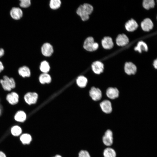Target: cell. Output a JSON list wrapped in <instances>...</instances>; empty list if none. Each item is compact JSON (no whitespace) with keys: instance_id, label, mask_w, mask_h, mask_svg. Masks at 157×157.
Listing matches in <instances>:
<instances>
[{"instance_id":"cell-1","label":"cell","mask_w":157,"mask_h":157,"mask_svg":"<svg viewBox=\"0 0 157 157\" xmlns=\"http://www.w3.org/2000/svg\"><path fill=\"white\" fill-rule=\"evenodd\" d=\"M93 10V7L91 5L85 3L78 7L76 12L82 20L85 21L89 19V15L92 13Z\"/></svg>"},{"instance_id":"cell-2","label":"cell","mask_w":157,"mask_h":157,"mask_svg":"<svg viewBox=\"0 0 157 157\" xmlns=\"http://www.w3.org/2000/svg\"><path fill=\"white\" fill-rule=\"evenodd\" d=\"M83 47L88 51H93L98 49L99 45L97 43L94 42L93 37H89L85 40L83 43Z\"/></svg>"},{"instance_id":"cell-3","label":"cell","mask_w":157,"mask_h":157,"mask_svg":"<svg viewBox=\"0 0 157 157\" xmlns=\"http://www.w3.org/2000/svg\"><path fill=\"white\" fill-rule=\"evenodd\" d=\"M0 82L3 89L5 90L10 91L15 86V81L12 78H9L6 76L3 77V79H1Z\"/></svg>"},{"instance_id":"cell-4","label":"cell","mask_w":157,"mask_h":157,"mask_svg":"<svg viewBox=\"0 0 157 157\" xmlns=\"http://www.w3.org/2000/svg\"><path fill=\"white\" fill-rule=\"evenodd\" d=\"M38 94L35 92H29L24 96L26 102L29 105L35 104L38 98Z\"/></svg>"},{"instance_id":"cell-5","label":"cell","mask_w":157,"mask_h":157,"mask_svg":"<svg viewBox=\"0 0 157 157\" xmlns=\"http://www.w3.org/2000/svg\"><path fill=\"white\" fill-rule=\"evenodd\" d=\"M53 52V46L49 43L44 44L41 47V52L44 56L49 57L51 56Z\"/></svg>"},{"instance_id":"cell-6","label":"cell","mask_w":157,"mask_h":157,"mask_svg":"<svg viewBox=\"0 0 157 157\" xmlns=\"http://www.w3.org/2000/svg\"><path fill=\"white\" fill-rule=\"evenodd\" d=\"M103 141L105 145L107 146H111L113 143V134L112 131L107 130L103 137Z\"/></svg>"},{"instance_id":"cell-7","label":"cell","mask_w":157,"mask_h":157,"mask_svg":"<svg viewBox=\"0 0 157 157\" xmlns=\"http://www.w3.org/2000/svg\"><path fill=\"white\" fill-rule=\"evenodd\" d=\"M90 95L93 100L97 101L101 98L102 93L99 88L92 87L90 91Z\"/></svg>"},{"instance_id":"cell-8","label":"cell","mask_w":157,"mask_h":157,"mask_svg":"<svg viewBox=\"0 0 157 157\" xmlns=\"http://www.w3.org/2000/svg\"><path fill=\"white\" fill-rule=\"evenodd\" d=\"M92 68L93 71L95 73L99 74L103 72L104 65L101 62L97 61L92 63Z\"/></svg>"},{"instance_id":"cell-9","label":"cell","mask_w":157,"mask_h":157,"mask_svg":"<svg viewBox=\"0 0 157 157\" xmlns=\"http://www.w3.org/2000/svg\"><path fill=\"white\" fill-rule=\"evenodd\" d=\"M124 70L126 73L130 75L135 74L136 72V66L133 63L129 62L126 63L124 66Z\"/></svg>"},{"instance_id":"cell-10","label":"cell","mask_w":157,"mask_h":157,"mask_svg":"<svg viewBox=\"0 0 157 157\" xmlns=\"http://www.w3.org/2000/svg\"><path fill=\"white\" fill-rule=\"evenodd\" d=\"M129 42V39L127 36L124 34L118 35L116 39V43L119 46H124L127 44Z\"/></svg>"},{"instance_id":"cell-11","label":"cell","mask_w":157,"mask_h":157,"mask_svg":"<svg viewBox=\"0 0 157 157\" xmlns=\"http://www.w3.org/2000/svg\"><path fill=\"white\" fill-rule=\"evenodd\" d=\"M103 112L106 113H110L112 111V107L110 102L108 100H105L100 104Z\"/></svg>"},{"instance_id":"cell-12","label":"cell","mask_w":157,"mask_h":157,"mask_svg":"<svg viewBox=\"0 0 157 157\" xmlns=\"http://www.w3.org/2000/svg\"><path fill=\"white\" fill-rule=\"evenodd\" d=\"M10 15L11 17L14 19L18 20L22 17L23 12L20 8L13 7L10 11Z\"/></svg>"},{"instance_id":"cell-13","label":"cell","mask_w":157,"mask_h":157,"mask_svg":"<svg viewBox=\"0 0 157 157\" xmlns=\"http://www.w3.org/2000/svg\"><path fill=\"white\" fill-rule=\"evenodd\" d=\"M141 26L143 31H148L153 28V24L150 19L147 18L144 19L142 22Z\"/></svg>"},{"instance_id":"cell-14","label":"cell","mask_w":157,"mask_h":157,"mask_svg":"<svg viewBox=\"0 0 157 157\" xmlns=\"http://www.w3.org/2000/svg\"><path fill=\"white\" fill-rule=\"evenodd\" d=\"M106 94L109 98L111 99H114L118 97L119 92L116 88L110 87L107 89Z\"/></svg>"},{"instance_id":"cell-15","label":"cell","mask_w":157,"mask_h":157,"mask_svg":"<svg viewBox=\"0 0 157 157\" xmlns=\"http://www.w3.org/2000/svg\"><path fill=\"white\" fill-rule=\"evenodd\" d=\"M6 99L10 104L15 105L18 102L19 96L16 93L12 92L7 94Z\"/></svg>"},{"instance_id":"cell-16","label":"cell","mask_w":157,"mask_h":157,"mask_svg":"<svg viewBox=\"0 0 157 157\" xmlns=\"http://www.w3.org/2000/svg\"><path fill=\"white\" fill-rule=\"evenodd\" d=\"M102 45L104 48L106 49L112 48L114 45L112 39L110 37H105L102 40Z\"/></svg>"},{"instance_id":"cell-17","label":"cell","mask_w":157,"mask_h":157,"mask_svg":"<svg viewBox=\"0 0 157 157\" xmlns=\"http://www.w3.org/2000/svg\"><path fill=\"white\" fill-rule=\"evenodd\" d=\"M138 25L136 21L133 19L129 20L125 24V27L127 31L132 32L135 30Z\"/></svg>"},{"instance_id":"cell-18","label":"cell","mask_w":157,"mask_h":157,"mask_svg":"<svg viewBox=\"0 0 157 157\" xmlns=\"http://www.w3.org/2000/svg\"><path fill=\"white\" fill-rule=\"evenodd\" d=\"M19 74L23 77H29L31 75L29 68L26 66H23L19 68L18 69Z\"/></svg>"},{"instance_id":"cell-19","label":"cell","mask_w":157,"mask_h":157,"mask_svg":"<svg viewBox=\"0 0 157 157\" xmlns=\"http://www.w3.org/2000/svg\"><path fill=\"white\" fill-rule=\"evenodd\" d=\"M134 49L136 51L141 53L142 51H147L148 48L145 43L142 41H140L138 42L137 46L135 47Z\"/></svg>"},{"instance_id":"cell-20","label":"cell","mask_w":157,"mask_h":157,"mask_svg":"<svg viewBox=\"0 0 157 157\" xmlns=\"http://www.w3.org/2000/svg\"><path fill=\"white\" fill-rule=\"evenodd\" d=\"M39 80L42 84L48 83L51 82V78L50 75L47 73H43L40 76Z\"/></svg>"},{"instance_id":"cell-21","label":"cell","mask_w":157,"mask_h":157,"mask_svg":"<svg viewBox=\"0 0 157 157\" xmlns=\"http://www.w3.org/2000/svg\"><path fill=\"white\" fill-rule=\"evenodd\" d=\"M26 118V114L24 112L22 111H18L15 116V119L19 122H23L25 121Z\"/></svg>"},{"instance_id":"cell-22","label":"cell","mask_w":157,"mask_h":157,"mask_svg":"<svg viewBox=\"0 0 157 157\" xmlns=\"http://www.w3.org/2000/svg\"><path fill=\"white\" fill-rule=\"evenodd\" d=\"M87 78L83 76H79L76 79V83L77 85L81 88L85 87L87 84Z\"/></svg>"},{"instance_id":"cell-23","label":"cell","mask_w":157,"mask_h":157,"mask_svg":"<svg viewBox=\"0 0 157 157\" xmlns=\"http://www.w3.org/2000/svg\"><path fill=\"white\" fill-rule=\"evenodd\" d=\"M104 157H116V153L115 151L111 148H106L104 151Z\"/></svg>"},{"instance_id":"cell-24","label":"cell","mask_w":157,"mask_h":157,"mask_svg":"<svg viewBox=\"0 0 157 157\" xmlns=\"http://www.w3.org/2000/svg\"><path fill=\"white\" fill-rule=\"evenodd\" d=\"M20 140L23 144H29L31 141L32 138L30 135L25 133L21 135L20 137Z\"/></svg>"},{"instance_id":"cell-25","label":"cell","mask_w":157,"mask_h":157,"mask_svg":"<svg viewBox=\"0 0 157 157\" xmlns=\"http://www.w3.org/2000/svg\"><path fill=\"white\" fill-rule=\"evenodd\" d=\"M40 68L41 71L43 73H47L49 70L50 67L47 61H43L41 63Z\"/></svg>"},{"instance_id":"cell-26","label":"cell","mask_w":157,"mask_h":157,"mask_svg":"<svg viewBox=\"0 0 157 157\" xmlns=\"http://www.w3.org/2000/svg\"><path fill=\"white\" fill-rule=\"evenodd\" d=\"M142 5L144 8L148 10L154 7L155 3L154 0H144L143 1Z\"/></svg>"},{"instance_id":"cell-27","label":"cell","mask_w":157,"mask_h":157,"mask_svg":"<svg viewBox=\"0 0 157 157\" xmlns=\"http://www.w3.org/2000/svg\"><path fill=\"white\" fill-rule=\"evenodd\" d=\"M61 3L60 0H51L49 3V6L51 9H57L60 7Z\"/></svg>"},{"instance_id":"cell-28","label":"cell","mask_w":157,"mask_h":157,"mask_svg":"<svg viewBox=\"0 0 157 157\" xmlns=\"http://www.w3.org/2000/svg\"><path fill=\"white\" fill-rule=\"evenodd\" d=\"M22 132L21 128L18 126H15L12 127L11 132L13 135L17 136L20 135Z\"/></svg>"},{"instance_id":"cell-29","label":"cell","mask_w":157,"mask_h":157,"mask_svg":"<svg viewBox=\"0 0 157 157\" xmlns=\"http://www.w3.org/2000/svg\"><path fill=\"white\" fill-rule=\"evenodd\" d=\"M20 6L24 8H26L29 7L31 4L30 0H20Z\"/></svg>"},{"instance_id":"cell-30","label":"cell","mask_w":157,"mask_h":157,"mask_svg":"<svg viewBox=\"0 0 157 157\" xmlns=\"http://www.w3.org/2000/svg\"><path fill=\"white\" fill-rule=\"evenodd\" d=\"M78 157H90V156L88 151L82 150L79 153Z\"/></svg>"},{"instance_id":"cell-31","label":"cell","mask_w":157,"mask_h":157,"mask_svg":"<svg viewBox=\"0 0 157 157\" xmlns=\"http://www.w3.org/2000/svg\"><path fill=\"white\" fill-rule=\"evenodd\" d=\"M4 54V50L2 48H0V58Z\"/></svg>"},{"instance_id":"cell-32","label":"cell","mask_w":157,"mask_h":157,"mask_svg":"<svg viewBox=\"0 0 157 157\" xmlns=\"http://www.w3.org/2000/svg\"><path fill=\"white\" fill-rule=\"evenodd\" d=\"M4 69V67L2 62L0 61V72Z\"/></svg>"},{"instance_id":"cell-33","label":"cell","mask_w":157,"mask_h":157,"mask_svg":"<svg viewBox=\"0 0 157 157\" xmlns=\"http://www.w3.org/2000/svg\"><path fill=\"white\" fill-rule=\"evenodd\" d=\"M153 65L156 69L157 68V60L156 59L155 60L153 63Z\"/></svg>"},{"instance_id":"cell-34","label":"cell","mask_w":157,"mask_h":157,"mask_svg":"<svg viewBox=\"0 0 157 157\" xmlns=\"http://www.w3.org/2000/svg\"><path fill=\"white\" fill-rule=\"evenodd\" d=\"M0 157H6V156L3 152L0 151Z\"/></svg>"},{"instance_id":"cell-35","label":"cell","mask_w":157,"mask_h":157,"mask_svg":"<svg viewBox=\"0 0 157 157\" xmlns=\"http://www.w3.org/2000/svg\"><path fill=\"white\" fill-rule=\"evenodd\" d=\"M53 157H62L61 156L59 155H56L55 156Z\"/></svg>"},{"instance_id":"cell-36","label":"cell","mask_w":157,"mask_h":157,"mask_svg":"<svg viewBox=\"0 0 157 157\" xmlns=\"http://www.w3.org/2000/svg\"><path fill=\"white\" fill-rule=\"evenodd\" d=\"M1 106H0V115H1Z\"/></svg>"}]
</instances>
